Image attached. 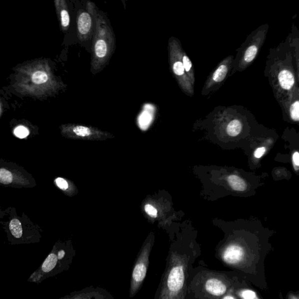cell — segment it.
Wrapping results in <instances>:
<instances>
[{"label":"cell","instance_id":"obj_17","mask_svg":"<svg viewBox=\"0 0 299 299\" xmlns=\"http://www.w3.org/2000/svg\"><path fill=\"white\" fill-rule=\"evenodd\" d=\"M9 230L15 238L19 239L22 236V227L19 220L16 219L12 220L9 223Z\"/></svg>","mask_w":299,"mask_h":299},{"label":"cell","instance_id":"obj_19","mask_svg":"<svg viewBox=\"0 0 299 299\" xmlns=\"http://www.w3.org/2000/svg\"><path fill=\"white\" fill-rule=\"evenodd\" d=\"M68 129H70L72 132L74 133L75 135L77 136L84 137L92 135V128H89V127L87 126L75 125L71 126Z\"/></svg>","mask_w":299,"mask_h":299},{"label":"cell","instance_id":"obj_15","mask_svg":"<svg viewBox=\"0 0 299 299\" xmlns=\"http://www.w3.org/2000/svg\"><path fill=\"white\" fill-rule=\"evenodd\" d=\"M180 55L182 63H183L185 71L192 85L195 84V75L194 64L192 60L188 57L186 52L183 49V46L180 48Z\"/></svg>","mask_w":299,"mask_h":299},{"label":"cell","instance_id":"obj_3","mask_svg":"<svg viewBox=\"0 0 299 299\" xmlns=\"http://www.w3.org/2000/svg\"><path fill=\"white\" fill-rule=\"evenodd\" d=\"M87 9L93 14L95 23L91 71L96 74L104 69L114 53L115 35L107 17L94 2H88Z\"/></svg>","mask_w":299,"mask_h":299},{"label":"cell","instance_id":"obj_10","mask_svg":"<svg viewBox=\"0 0 299 299\" xmlns=\"http://www.w3.org/2000/svg\"><path fill=\"white\" fill-rule=\"evenodd\" d=\"M94 17L92 13L87 11H80L77 17V30L78 39L85 42L91 39L94 32Z\"/></svg>","mask_w":299,"mask_h":299},{"label":"cell","instance_id":"obj_18","mask_svg":"<svg viewBox=\"0 0 299 299\" xmlns=\"http://www.w3.org/2000/svg\"><path fill=\"white\" fill-rule=\"evenodd\" d=\"M242 129V124L239 120H233L229 123L227 127V132L232 137H235L239 135Z\"/></svg>","mask_w":299,"mask_h":299},{"label":"cell","instance_id":"obj_24","mask_svg":"<svg viewBox=\"0 0 299 299\" xmlns=\"http://www.w3.org/2000/svg\"><path fill=\"white\" fill-rule=\"evenodd\" d=\"M56 183L57 187L61 190H66L68 188L67 182L63 178H57L56 180Z\"/></svg>","mask_w":299,"mask_h":299},{"label":"cell","instance_id":"obj_28","mask_svg":"<svg viewBox=\"0 0 299 299\" xmlns=\"http://www.w3.org/2000/svg\"><path fill=\"white\" fill-rule=\"evenodd\" d=\"M290 299H299L298 297H296L295 295L291 296V298Z\"/></svg>","mask_w":299,"mask_h":299},{"label":"cell","instance_id":"obj_7","mask_svg":"<svg viewBox=\"0 0 299 299\" xmlns=\"http://www.w3.org/2000/svg\"><path fill=\"white\" fill-rule=\"evenodd\" d=\"M73 262V258L67 257L64 250L57 253H51L44 261L42 266L29 278L28 281L39 283L46 278L53 277L69 268Z\"/></svg>","mask_w":299,"mask_h":299},{"label":"cell","instance_id":"obj_22","mask_svg":"<svg viewBox=\"0 0 299 299\" xmlns=\"http://www.w3.org/2000/svg\"><path fill=\"white\" fill-rule=\"evenodd\" d=\"M13 133H14V135L16 137H19L20 139H23L29 135V130L26 128V127L23 126H19L16 127L14 130V131H13Z\"/></svg>","mask_w":299,"mask_h":299},{"label":"cell","instance_id":"obj_23","mask_svg":"<svg viewBox=\"0 0 299 299\" xmlns=\"http://www.w3.org/2000/svg\"><path fill=\"white\" fill-rule=\"evenodd\" d=\"M144 209H145L147 214L152 216V217L156 218L157 216V211L152 205L147 204L144 207Z\"/></svg>","mask_w":299,"mask_h":299},{"label":"cell","instance_id":"obj_2","mask_svg":"<svg viewBox=\"0 0 299 299\" xmlns=\"http://www.w3.org/2000/svg\"><path fill=\"white\" fill-rule=\"evenodd\" d=\"M265 73L277 101L299 89V70L287 41L270 50Z\"/></svg>","mask_w":299,"mask_h":299},{"label":"cell","instance_id":"obj_29","mask_svg":"<svg viewBox=\"0 0 299 299\" xmlns=\"http://www.w3.org/2000/svg\"><path fill=\"white\" fill-rule=\"evenodd\" d=\"M1 105H0V113H1Z\"/></svg>","mask_w":299,"mask_h":299},{"label":"cell","instance_id":"obj_1","mask_svg":"<svg viewBox=\"0 0 299 299\" xmlns=\"http://www.w3.org/2000/svg\"><path fill=\"white\" fill-rule=\"evenodd\" d=\"M66 87L55 76L46 60H38L16 70L13 87L19 94L44 98L58 93Z\"/></svg>","mask_w":299,"mask_h":299},{"label":"cell","instance_id":"obj_26","mask_svg":"<svg viewBox=\"0 0 299 299\" xmlns=\"http://www.w3.org/2000/svg\"><path fill=\"white\" fill-rule=\"evenodd\" d=\"M266 152V148L264 147H259L258 148V149L255 151V152H254V156L257 158V159H260V158L264 155Z\"/></svg>","mask_w":299,"mask_h":299},{"label":"cell","instance_id":"obj_14","mask_svg":"<svg viewBox=\"0 0 299 299\" xmlns=\"http://www.w3.org/2000/svg\"><path fill=\"white\" fill-rule=\"evenodd\" d=\"M54 5L61 29L63 32H66L69 29L70 23V16L67 2L65 0H56L54 1Z\"/></svg>","mask_w":299,"mask_h":299},{"label":"cell","instance_id":"obj_6","mask_svg":"<svg viewBox=\"0 0 299 299\" xmlns=\"http://www.w3.org/2000/svg\"><path fill=\"white\" fill-rule=\"evenodd\" d=\"M182 44L177 37L172 36L168 40V57L170 70L181 91L189 97L194 95V86L189 79L180 57Z\"/></svg>","mask_w":299,"mask_h":299},{"label":"cell","instance_id":"obj_5","mask_svg":"<svg viewBox=\"0 0 299 299\" xmlns=\"http://www.w3.org/2000/svg\"><path fill=\"white\" fill-rule=\"evenodd\" d=\"M268 29L269 25L265 23L247 36L245 42L236 50L237 52L234 58L230 76H232L237 72L246 70L254 62L267 39Z\"/></svg>","mask_w":299,"mask_h":299},{"label":"cell","instance_id":"obj_20","mask_svg":"<svg viewBox=\"0 0 299 299\" xmlns=\"http://www.w3.org/2000/svg\"><path fill=\"white\" fill-rule=\"evenodd\" d=\"M236 293L241 299H260L256 292L250 289H240Z\"/></svg>","mask_w":299,"mask_h":299},{"label":"cell","instance_id":"obj_9","mask_svg":"<svg viewBox=\"0 0 299 299\" xmlns=\"http://www.w3.org/2000/svg\"><path fill=\"white\" fill-rule=\"evenodd\" d=\"M150 252L147 249H144L137 257L134 264L131 281L129 291L130 298H133L138 293L142 287L147 276L149 264Z\"/></svg>","mask_w":299,"mask_h":299},{"label":"cell","instance_id":"obj_4","mask_svg":"<svg viewBox=\"0 0 299 299\" xmlns=\"http://www.w3.org/2000/svg\"><path fill=\"white\" fill-rule=\"evenodd\" d=\"M190 262V260L177 256L167 260L166 271L154 299H185Z\"/></svg>","mask_w":299,"mask_h":299},{"label":"cell","instance_id":"obj_25","mask_svg":"<svg viewBox=\"0 0 299 299\" xmlns=\"http://www.w3.org/2000/svg\"><path fill=\"white\" fill-rule=\"evenodd\" d=\"M292 161H293L295 170L298 171L299 168V154L298 152L294 153L293 156H292Z\"/></svg>","mask_w":299,"mask_h":299},{"label":"cell","instance_id":"obj_8","mask_svg":"<svg viewBox=\"0 0 299 299\" xmlns=\"http://www.w3.org/2000/svg\"><path fill=\"white\" fill-rule=\"evenodd\" d=\"M234 57L232 55L222 60L209 74L201 91L203 96L214 93L224 84L230 77L233 68Z\"/></svg>","mask_w":299,"mask_h":299},{"label":"cell","instance_id":"obj_21","mask_svg":"<svg viewBox=\"0 0 299 299\" xmlns=\"http://www.w3.org/2000/svg\"><path fill=\"white\" fill-rule=\"evenodd\" d=\"M13 181V175L11 172L1 168L0 169V183L4 185L11 184Z\"/></svg>","mask_w":299,"mask_h":299},{"label":"cell","instance_id":"obj_12","mask_svg":"<svg viewBox=\"0 0 299 299\" xmlns=\"http://www.w3.org/2000/svg\"><path fill=\"white\" fill-rule=\"evenodd\" d=\"M203 285L205 293L214 299H222L228 294L230 287L228 281L219 276L208 278Z\"/></svg>","mask_w":299,"mask_h":299},{"label":"cell","instance_id":"obj_13","mask_svg":"<svg viewBox=\"0 0 299 299\" xmlns=\"http://www.w3.org/2000/svg\"><path fill=\"white\" fill-rule=\"evenodd\" d=\"M60 299H114L107 291L102 288L89 287L74 292Z\"/></svg>","mask_w":299,"mask_h":299},{"label":"cell","instance_id":"obj_11","mask_svg":"<svg viewBox=\"0 0 299 299\" xmlns=\"http://www.w3.org/2000/svg\"><path fill=\"white\" fill-rule=\"evenodd\" d=\"M281 106L284 116L291 121H299V89L292 92L287 97L277 101Z\"/></svg>","mask_w":299,"mask_h":299},{"label":"cell","instance_id":"obj_16","mask_svg":"<svg viewBox=\"0 0 299 299\" xmlns=\"http://www.w3.org/2000/svg\"><path fill=\"white\" fill-rule=\"evenodd\" d=\"M230 186L233 190L237 191H244L246 190L247 184L246 182L236 175H231L228 178Z\"/></svg>","mask_w":299,"mask_h":299},{"label":"cell","instance_id":"obj_27","mask_svg":"<svg viewBox=\"0 0 299 299\" xmlns=\"http://www.w3.org/2000/svg\"><path fill=\"white\" fill-rule=\"evenodd\" d=\"M221 299H237L235 295H233L231 294H227L224 296V297H222Z\"/></svg>","mask_w":299,"mask_h":299}]
</instances>
